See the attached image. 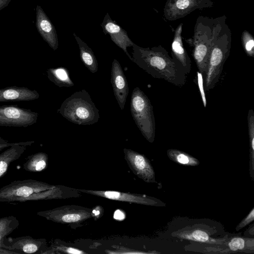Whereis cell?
<instances>
[{"label": "cell", "mask_w": 254, "mask_h": 254, "mask_svg": "<svg viewBox=\"0 0 254 254\" xmlns=\"http://www.w3.org/2000/svg\"><path fill=\"white\" fill-rule=\"evenodd\" d=\"M38 114L16 105L0 106V126L27 127L37 122Z\"/></svg>", "instance_id": "obj_8"}, {"label": "cell", "mask_w": 254, "mask_h": 254, "mask_svg": "<svg viewBox=\"0 0 254 254\" xmlns=\"http://www.w3.org/2000/svg\"><path fill=\"white\" fill-rule=\"evenodd\" d=\"M172 234L174 236L179 239L209 244L222 245L228 237H214V232L210 226H206L202 222L194 223L180 227Z\"/></svg>", "instance_id": "obj_9"}, {"label": "cell", "mask_w": 254, "mask_h": 254, "mask_svg": "<svg viewBox=\"0 0 254 254\" xmlns=\"http://www.w3.org/2000/svg\"><path fill=\"white\" fill-rule=\"evenodd\" d=\"M81 195L78 189L33 179L14 181L0 188V202L66 199Z\"/></svg>", "instance_id": "obj_2"}, {"label": "cell", "mask_w": 254, "mask_h": 254, "mask_svg": "<svg viewBox=\"0 0 254 254\" xmlns=\"http://www.w3.org/2000/svg\"><path fill=\"white\" fill-rule=\"evenodd\" d=\"M47 247V241L45 239H36L30 236L16 238L5 237L2 246V248L16 254H42Z\"/></svg>", "instance_id": "obj_12"}, {"label": "cell", "mask_w": 254, "mask_h": 254, "mask_svg": "<svg viewBox=\"0 0 254 254\" xmlns=\"http://www.w3.org/2000/svg\"><path fill=\"white\" fill-rule=\"evenodd\" d=\"M36 26L43 40L53 50H56L59 47L56 30L41 6L38 5L36 8Z\"/></svg>", "instance_id": "obj_16"}, {"label": "cell", "mask_w": 254, "mask_h": 254, "mask_svg": "<svg viewBox=\"0 0 254 254\" xmlns=\"http://www.w3.org/2000/svg\"><path fill=\"white\" fill-rule=\"evenodd\" d=\"M19 225L16 217L8 216L0 218V248L5 237L13 232Z\"/></svg>", "instance_id": "obj_26"}, {"label": "cell", "mask_w": 254, "mask_h": 254, "mask_svg": "<svg viewBox=\"0 0 254 254\" xmlns=\"http://www.w3.org/2000/svg\"><path fill=\"white\" fill-rule=\"evenodd\" d=\"M248 133L250 142V175L254 179V112L250 109L247 116Z\"/></svg>", "instance_id": "obj_24"}, {"label": "cell", "mask_w": 254, "mask_h": 254, "mask_svg": "<svg viewBox=\"0 0 254 254\" xmlns=\"http://www.w3.org/2000/svg\"><path fill=\"white\" fill-rule=\"evenodd\" d=\"M101 26L104 34H108L112 41L122 49L132 62V58L128 53L127 48L132 47L134 43L129 38L127 31L112 20L108 13L105 15Z\"/></svg>", "instance_id": "obj_14"}, {"label": "cell", "mask_w": 254, "mask_h": 254, "mask_svg": "<svg viewBox=\"0 0 254 254\" xmlns=\"http://www.w3.org/2000/svg\"><path fill=\"white\" fill-rule=\"evenodd\" d=\"M168 158L173 162L189 166H196L199 161L191 155L176 149H169L167 151Z\"/></svg>", "instance_id": "obj_25"}, {"label": "cell", "mask_w": 254, "mask_h": 254, "mask_svg": "<svg viewBox=\"0 0 254 254\" xmlns=\"http://www.w3.org/2000/svg\"><path fill=\"white\" fill-rule=\"evenodd\" d=\"M48 79L60 87H69L74 86L68 69L64 67L51 68L47 70Z\"/></svg>", "instance_id": "obj_22"}, {"label": "cell", "mask_w": 254, "mask_h": 254, "mask_svg": "<svg viewBox=\"0 0 254 254\" xmlns=\"http://www.w3.org/2000/svg\"><path fill=\"white\" fill-rule=\"evenodd\" d=\"M242 43L246 54L249 57H253L254 56V40L248 31L243 32Z\"/></svg>", "instance_id": "obj_27"}, {"label": "cell", "mask_w": 254, "mask_h": 254, "mask_svg": "<svg viewBox=\"0 0 254 254\" xmlns=\"http://www.w3.org/2000/svg\"><path fill=\"white\" fill-rule=\"evenodd\" d=\"M132 62L152 77L182 87L187 81V75L182 67L161 45L150 48L132 46Z\"/></svg>", "instance_id": "obj_1"}, {"label": "cell", "mask_w": 254, "mask_h": 254, "mask_svg": "<svg viewBox=\"0 0 254 254\" xmlns=\"http://www.w3.org/2000/svg\"><path fill=\"white\" fill-rule=\"evenodd\" d=\"M12 0H0V10L7 6Z\"/></svg>", "instance_id": "obj_29"}, {"label": "cell", "mask_w": 254, "mask_h": 254, "mask_svg": "<svg viewBox=\"0 0 254 254\" xmlns=\"http://www.w3.org/2000/svg\"><path fill=\"white\" fill-rule=\"evenodd\" d=\"M182 24L175 30L172 43V58L182 67L187 75L190 74L191 69V62L185 49L182 38Z\"/></svg>", "instance_id": "obj_17"}, {"label": "cell", "mask_w": 254, "mask_h": 254, "mask_svg": "<svg viewBox=\"0 0 254 254\" xmlns=\"http://www.w3.org/2000/svg\"><path fill=\"white\" fill-rule=\"evenodd\" d=\"M78 190L81 192L111 200L153 206H166V204L160 199L145 194L123 192L115 190H96L82 189H78Z\"/></svg>", "instance_id": "obj_10"}, {"label": "cell", "mask_w": 254, "mask_h": 254, "mask_svg": "<svg viewBox=\"0 0 254 254\" xmlns=\"http://www.w3.org/2000/svg\"><path fill=\"white\" fill-rule=\"evenodd\" d=\"M34 142V141L19 142L17 144L7 147L0 154V178L4 175L11 163L20 157L27 146L31 145Z\"/></svg>", "instance_id": "obj_19"}, {"label": "cell", "mask_w": 254, "mask_h": 254, "mask_svg": "<svg viewBox=\"0 0 254 254\" xmlns=\"http://www.w3.org/2000/svg\"><path fill=\"white\" fill-rule=\"evenodd\" d=\"M223 245L226 246L223 250L226 252H247L253 253L254 251V239L234 236L228 238Z\"/></svg>", "instance_id": "obj_20"}, {"label": "cell", "mask_w": 254, "mask_h": 254, "mask_svg": "<svg viewBox=\"0 0 254 254\" xmlns=\"http://www.w3.org/2000/svg\"><path fill=\"white\" fill-rule=\"evenodd\" d=\"M124 153L129 168L136 176L146 183H156L154 170L144 155L127 148L124 149Z\"/></svg>", "instance_id": "obj_13"}, {"label": "cell", "mask_w": 254, "mask_h": 254, "mask_svg": "<svg viewBox=\"0 0 254 254\" xmlns=\"http://www.w3.org/2000/svg\"><path fill=\"white\" fill-rule=\"evenodd\" d=\"M48 156L43 152H39L29 156L23 164V169L30 172H40L48 166Z\"/></svg>", "instance_id": "obj_23"}, {"label": "cell", "mask_w": 254, "mask_h": 254, "mask_svg": "<svg viewBox=\"0 0 254 254\" xmlns=\"http://www.w3.org/2000/svg\"><path fill=\"white\" fill-rule=\"evenodd\" d=\"M19 142H12V143H5V144H0V150L5 148H7L9 146H12L13 145H15V144H17L18 143H19Z\"/></svg>", "instance_id": "obj_30"}, {"label": "cell", "mask_w": 254, "mask_h": 254, "mask_svg": "<svg viewBox=\"0 0 254 254\" xmlns=\"http://www.w3.org/2000/svg\"><path fill=\"white\" fill-rule=\"evenodd\" d=\"M8 143V142L7 140L2 138L0 136V144H5V143Z\"/></svg>", "instance_id": "obj_31"}, {"label": "cell", "mask_w": 254, "mask_h": 254, "mask_svg": "<svg viewBox=\"0 0 254 254\" xmlns=\"http://www.w3.org/2000/svg\"><path fill=\"white\" fill-rule=\"evenodd\" d=\"M214 19L199 16L194 26L192 38L187 40L192 47V57L198 72L204 74L212 39V29Z\"/></svg>", "instance_id": "obj_5"}, {"label": "cell", "mask_w": 254, "mask_h": 254, "mask_svg": "<svg viewBox=\"0 0 254 254\" xmlns=\"http://www.w3.org/2000/svg\"><path fill=\"white\" fill-rule=\"evenodd\" d=\"M254 220V208L253 207L248 214L237 225L236 230L239 231Z\"/></svg>", "instance_id": "obj_28"}, {"label": "cell", "mask_w": 254, "mask_h": 254, "mask_svg": "<svg viewBox=\"0 0 254 254\" xmlns=\"http://www.w3.org/2000/svg\"><path fill=\"white\" fill-rule=\"evenodd\" d=\"M111 82L116 100L123 110L129 92L128 83L121 65L116 59L112 64Z\"/></svg>", "instance_id": "obj_15"}, {"label": "cell", "mask_w": 254, "mask_h": 254, "mask_svg": "<svg viewBox=\"0 0 254 254\" xmlns=\"http://www.w3.org/2000/svg\"><path fill=\"white\" fill-rule=\"evenodd\" d=\"M213 5L211 0H167L164 8V16L168 20H176L196 9Z\"/></svg>", "instance_id": "obj_11"}, {"label": "cell", "mask_w": 254, "mask_h": 254, "mask_svg": "<svg viewBox=\"0 0 254 254\" xmlns=\"http://www.w3.org/2000/svg\"><path fill=\"white\" fill-rule=\"evenodd\" d=\"M37 215L54 222L66 224L72 229L81 227L83 223L93 217L92 209L75 205L39 211Z\"/></svg>", "instance_id": "obj_7"}, {"label": "cell", "mask_w": 254, "mask_h": 254, "mask_svg": "<svg viewBox=\"0 0 254 254\" xmlns=\"http://www.w3.org/2000/svg\"><path fill=\"white\" fill-rule=\"evenodd\" d=\"M73 36L79 47L81 61L92 73H95L98 69V64L93 52L75 33Z\"/></svg>", "instance_id": "obj_21"}, {"label": "cell", "mask_w": 254, "mask_h": 254, "mask_svg": "<svg viewBox=\"0 0 254 254\" xmlns=\"http://www.w3.org/2000/svg\"><path fill=\"white\" fill-rule=\"evenodd\" d=\"M57 112L68 121L78 125H91L100 118L89 94L84 89L76 91L63 102Z\"/></svg>", "instance_id": "obj_4"}, {"label": "cell", "mask_w": 254, "mask_h": 254, "mask_svg": "<svg viewBox=\"0 0 254 254\" xmlns=\"http://www.w3.org/2000/svg\"><path fill=\"white\" fill-rule=\"evenodd\" d=\"M130 105L132 118L141 134L148 142H153L156 123L153 106L149 99L137 87L132 92Z\"/></svg>", "instance_id": "obj_6"}, {"label": "cell", "mask_w": 254, "mask_h": 254, "mask_svg": "<svg viewBox=\"0 0 254 254\" xmlns=\"http://www.w3.org/2000/svg\"><path fill=\"white\" fill-rule=\"evenodd\" d=\"M39 96L36 90L25 87L13 86L0 89V102L30 101L38 99Z\"/></svg>", "instance_id": "obj_18"}, {"label": "cell", "mask_w": 254, "mask_h": 254, "mask_svg": "<svg viewBox=\"0 0 254 254\" xmlns=\"http://www.w3.org/2000/svg\"><path fill=\"white\" fill-rule=\"evenodd\" d=\"M225 16L214 19L212 39L206 68L203 75V87L212 90L219 81L224 64L228 58L231 45V32Z\"/></svg>", "instance_id": "obj_3"}]
</instances>
